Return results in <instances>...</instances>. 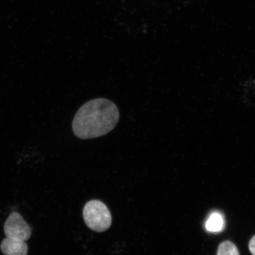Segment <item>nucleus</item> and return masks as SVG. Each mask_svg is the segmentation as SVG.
Masks as SVG:
<instances>
[{
    "instance_id": "f257e3e1",
    "label": "nucleus",
    "mask_w": 255,
    "mask_h": 255,
    "mask_svg": "<svg viewBox=\"0 0 255 255\" xmlns=\"http://www.w3.org/2000/svg\"><path fill=\"white\" fill-rule=\"evenodd\" d=\"M119 120L116 104L107 99H94L79 108L73 120L72 129L80 139L96 138L113 130Z\"/></svg>"
},
{
    "instance_id": "f03ea898",
    "label": "nucleus",
    "mask_w": 255,
    "mask_h": 255,
    "mask_svg": "<svg viewBox=\"0 0 255 255\" xmlns=\"http://www.w3.org/2000/svg\"><path fill=\"white\" fill-rule=\"evenodd\" d=\"M83 216L86 225L95 232L106 231L111 225L112 216L109 209L98 200H92L86 204Z\"/></svg>"
},
{
    "instance_id": "7ed1b4c3",
    "label": "nucleus",
    "mask_w": 255,
    "mask_h": 255,
    "mask_svg": "<svg viewBox=\"0 0 255 255\" xmlns=\"http://www.w3.org/2000/svg\"><path fill=\"white\" fill-rule=\"evenodd\" d=\"M4 234L7 238L26 241L31 237V230L22 216L17 212L12 213L5 221Z\"/></svg>"
},
{
    "instance_id": "20e7f679",
    "label": "nucleus",
    "mask_w": 255,
    "mask_h": 255,
    "mask_svg": "<svg viewBox=\"0 0 255 255\" xmlns=\"http://www.w3.org/2000/svg\"><path fill=\"white\" fill-rule=\"evenodd\" d=\"M1 250L5 255H27L28 246L24 241L7 237L2 242Z\"/></svg>"
},
{
    "instance_id": "39448f33",
    "label": "nucleus",
    "mask_w": 255,
    "mask_h": 255,
    "mask_svg": "<svg viewBox=\"0 0 255 255\" xmlns=\"http://www.w3.org/2000/svg\"><path fill=\"white\" fill-rule=\"evenodd\" d=\"M223 223L222 216L218 213H213L206 222V227L210 232H219L222 230Z\"/></svg>"
},
{
    "instance_id": "423d86ee",
    "label": "nucleus",
    "mask_w": 255,
    "mask_h": 255,
    "mask_svg": "<svg viewBox=\"0 0 255 255\" xmlns=\"http://www.w3.org/2000/svg\"><path fill=\"white\" fill-rule=\"evenodd\" d=\"M217 255H240V254L234 244L230 241H225L219 245Z\"/></svg>"
},
{
    "instance_id": "0eeeda50",
    "label": "nucleus",
    "mask_w": 255,
    "mask_h": 255,
    "mask_svg": "<svg viewBox=\"0 0 255 255\" xmlns=\"http://www.w3.org/2000/svg\"><path fill=\"white\" fill-rule=\"evenodd\" d=\"M250 250L253 255H255V236L251 239L250 243Z\"/></svg>"
}]
</instances>
